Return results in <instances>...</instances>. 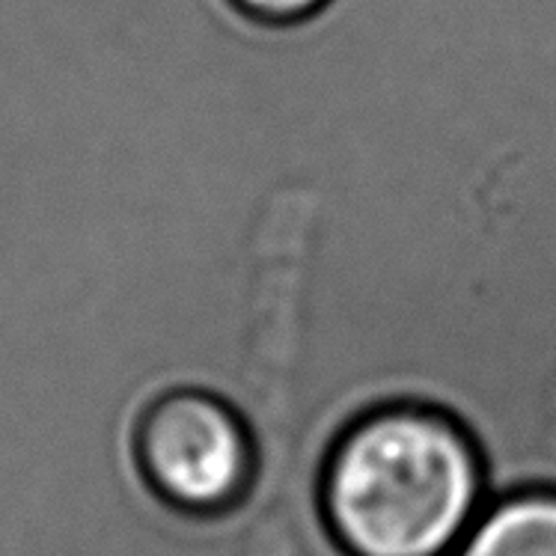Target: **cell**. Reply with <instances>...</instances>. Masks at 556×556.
Wrapping results in <instances>:
<instances>
[{
    "label": "cell",
    "mask_w": 556,
    "mask_h": 556,
    "mask_svg": "<svg viewBox=\"0 0 556 556\" xmlns=\"http://www.w3.org/2000/svg\"><path fill=\"white\" fill-rule=\"evenodd\" d=\"M485 509V462L462 422L387 405L349 422L318 477V511L345 556H450Z\"/></svg>",
    "instance_id": "1"
},
{
    "label": "cell",
    "mask_w": 556,
    "mask_h": 556,
    "mask_svg": "<svg viewBox=\"0 0 556 556\" xmlns=\"http://www.w3.org/2000/svg\"><path fill=\"white\" fill-rule=\"evenodd\" d=\"M131 458L149 494L185 518H220L250 494L256 446L248 422L205 390H167L140 410Z\"/></svg>",
    "instance_id": "2"
},
{
    "label": "cell",
    "mask_w": 556,
    "mask_h": 556,
    "mask_svg": "<svg viewBox=\"0 0 556 556\" xmlns=\"http://www.w3.org/2000/svg\"><path fill=\"white\" fill-rule=\"evenodd\" d=\"M450 556H556V489L533 485L489 503Z\"/></svg>",
    "instance_id": "3"
},
{
    "label": "cell",
    "mask_w": 556,
    "mask_h": 556,
    "mask_svg": "<svg viewBox=\"0 0 556 556\" xmlns=\"http://www.w3.org/2000/svg\"><path fill=\"white\" fill-rule=\"evenodd\" d=\"M244 15L265 24H292L316 15L328 0H232Z\"/></svg>",
    "instance_id": "4"
}]
</instances>
